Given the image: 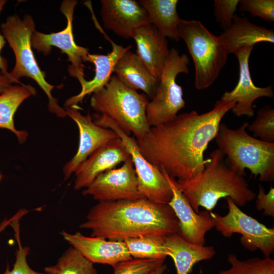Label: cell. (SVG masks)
Returning a JSON list of instances; mask_svg holds the SVG:
<instances>
[{
  "label": "cell",
  "instance_id": "obj_1",
  "mask_svg": "<svg viewBox=\"0 0 274 274\" xmlns=\"http://www.w3.org/2000/svg\"><path fill=\"white\" fill-rule=\"evenodd\" d=\"M235 105L233 101L218 100L209 112L182 113L150 127L143 138L136 140L142 154L177 180L192 178L210 161L204 158V152L215 139L221 120Z\"/></svg>",
  "mask_w": 274,
  "mask_h": 274
},
{
  "label": "cell",
  "instance_id": "obj_2",
  "mask_svg": "<svg viewBox=\"0 0 274 274\" xmlns=\"http://www.w3.org/2000/svg\"><path fill=\"white\" fill-rule=\"evenodd\" d=\"M79 227L91 231V236L120 241L144 236L165 237L180 230L168 204L146 198L98 202Z\"/></svg>",
  "mask_w": 274,
  "mask_h": 274
},
{
  "label": "cell",
  "instance_id": "obj_3",
  "mask_svg": "<svg viewBox=\"0 0 274 274\" xmlns=\"http://www.w3.org/2000/svg\"><path fill=\"white\" fill-rule=\"evenodd\" d=\"M224 157L219 149L214 150L203 170L190 179L177 180L195 212H199L200 207L211 212L222 198L230 197L238 207L255 198L256 193L244 177L227 166Z\"/></svg>",
  "mask_w": 274,
  "mask_h": 274
},
{
  "label": "cell",
  "instance_id": "obj_4",
  "mask_svg": "<svg viewBox=\"0 0 274 274\" xmlns=\"http://www.w3.org/2000/svg\"><path fill=\"white\" fill-rule=\"evenodd\" d=\"M245 122L233 129L220 123L216 136V144L224 156L229 167L238 174L245 176L248 169L255 177L264 182L274 180V143H268L250 135Z\"/></svg>",
  "mask_w": 274,
  "mask_h": 274
},
{
  "label": "cell",
  "instance_id": "obj_5",
  "mask_svg": "<svg viewBox=\"0 0 274 274\" xmlns=\"http://www.w3.org/2000/svg\"><path fill=\"white\" fill-rule=\"evenodd\" d=\"M149 101L145 93L129 88L112 75L101 90L92 94L90 105L113 120L126 134L133 133L140 140L150 129L146 117Z\"/></svg>",
  "mask_w": 274,
  "mask_h": 274
},
{
  "label": "cell",
  "instance_id": "obj_6",
  "mask_svg": "<svg viewBox=\"0 0 274 274\" xmlns=\"http://www.w3.org/2000/svg\"><path fill=\"white\" fill-rule=\"evenodd\" d=\"M1 29L15 56V66L9 73L11 77L20 84L19 80L21 77L32 79L47 95L49 110L59 117H66L65 110L58 105V100L51 94L55 87L45 80V73L38 65L31 49V35L35 31L32 17L26 14L21 20L17 15L9 16L1 24Z\"/></svg>",
  "mask_w": 274,
  "mask_h": 274
},
{
  "label": "cell",
  "instance_id": "obj_7",
  "mask_svg": "<svg viewBox=\"0 0 274 274\" xmlns=\"http://www.w3.org/2000/svg\"><path fill=\"white\" fill-rule=\"evenodd\" d=\"M178 32L194 62L195 88L198 90L208 88L216 80L227 61L228 54L218 36L197 20L181 19Z\"/></svg>",
  "mask_w": 274,
  "mask_h": 274
},
{
  "label": "cell",
  "instance_id": "obj_8",
  "mask_svg": "<svg viewBox=\"0 0 274 274\" xmlns=\"http://www.w3.org/2000/svg\"><path fill=\"white\" fill-rule=\"evenodd\" d=\"M189 59L185 54H180L172 48L164 63L157 92L146 108L149 125L156 126L174 119L185 107L182 87L176 81L180 73H188Z\"/></svg>",
  "mask_w": 274,
  "mask_h": 274
},
{
  "label": "cell",
  "instance_id": "obj_9",
  "mask_svg": "<svg viewBox=\"0 0 274 274\" xmlns=\"http://www.w3.org/2000/svg\"><path fill=\"white\" fill-rule=\"evenodd\" d=\"M94 121L97 125L113 130L122 140L133 162L140 192L148 199L168 204L173 193L161 170L149 162L142 154L134 137L126 134L111 118L105 114L97 115Z\"/></svg>",
  "mask_w": 274,
  "mask_h": 274
},
{
  "label": "cell",
  "instance_id": "obj_10",
  "mask_svg": "<svg viewBox=\"0 0 274 274\" xmlns=\"http://www.w3.org/2000/svg\"><path fill=\"white\" fill-rule=\"evenodd\" d=\"M228 212L223 216L210 212L214 227L225 237L234 233L242 235L240 242L251 252L258 249L269 257L274 251V228H268L244 213L230 197L225 198Z\"/></svg>",
  "mask_w": 274,
  "mask_h": 274
},
{
  "label": "cell",
  "instance_id": "obj_11",
  "mask_svg": "<svg viewBox=\"0 0 274 274\" xmlns=\"http://www.w3.org/2000/svg\"><path fill=\"white\" fill-rule=\"evenodd\" d=\"M78 4L76 0H65L61 5L60 11L65 16L67 24L65 28L58 32L45 34L34 31L31 35V47L45 55H49L53 46L59 48L68 56L71 62L68 71L70 76L78 78L84 76L83 63L87 61L89 54L87 48L76 44L73 33V20L74 9Z\"/></svg>",
  "mask_w": 274,
  "mask_h": 274
},
{
  "label": "cell",
  "instance_id": "obj_12",
  "mask_svg": "<svg viewBox=\"0 0 274 274\" xmlns=\"http://www.w3.org/2000/svg\"><path fill=\"white\" fill-rule=\"evenodd\" d=\"M98 202L138 200L145 198L138 189V182L132 159H128L119 168L99 174L82 191Z\"/></svg>",
  "mask_w": 274,
  "mask_h": 274
},
{
  "label": "cell",
  "instance_id": "obj_13",
  "mask_svg": "<svg viewBox=\"0 0 274 274\" xmlns=\"http://www.w3.org/2000/svg\"><path fill=\"white\" fill-rule=\"evenodd\" d=\"M64 109L67 116L76 122L79 131L78 150L63 168L64 179L66 180L97 149L119 136L113 130L96 124L89 113L83 115L79 111L80 108L78 106L65 107Z\"/></svg>",
  "mask_w": 274,
  "mask_h": 274
},
{
  "label": "cell",
  "instance_id": "obj_14",
  "mask_svg": "<svg viewBox=\"0 0 274 274\" xmlns=\"http://www.w3.org/2000/svg\"><path fill=\"white\" fill-rule=\"evenodd\" d=\"M172 190L173 196L168 203L174 211L180 225V234L186 241L204 245L205 235L214 227L210 212L203 211L196 213L179 188L177 180L165 171L160 169Z\"/></svg>",
  "mask_w": 274,
  "mask_h": 274
},
{
  "label": "cell",
  "instance_id": "obj_15",
  "mask_svg": "<svg viewBox=\"0 0 274 274\" xmlns=\"http://www.w3.org/2000/svg\"><path fill=\"white\" fill-rule=\"evenodd\" d=\"M254 47H245L236 51L233 54L237 57L239 64V78L237 85L230 91H226L221 100L233 101L235 102L232 109L237 117L254 116L253 102L261 97L271 98L273 92L271 85L265 87L255 86L251 77L249 60Z\"/></svg>",
  "mask_w": 274,
  "mask_h": 274
},
{
  "label": "cell",
  "instance_id": "obj_16",
  "mask_svg": "<svg viewBox=\"0 0 274 274\" xmlns=\"http://www.w3.org/2000/svg\"><path fill=\"white\" fill-rule=\"evenodd\" d=\"M100 16L104 27L126 39L134 31L151 24L146 10L134 0H101Z\"/></svg>",
  "mask_w": 274,
  "mask_h": 274
},
{
  "label": "cell",
  "instance_id": "obj_17",
  "mask_svg": "<svg viewBox=\"0 0 274 274\" xmlns=\"http://www.w3.org/2000/svg\"><path fill=\"white\" fill-rule=\"evenodd\" d=\"M122 140L119 138L102 146L82 162L75 172L74 189L88 187L101 173L114 168L130 158Z\"/></svg>",
  "mask_w": 274,
  "mask_h": 274
},
{
  "label": "cell",
  "instance_id": "obj_18",
  "mask_svg": "<svg viewBox=\"0 0 274 274\" xmlns=\"http://www.w3.org/2000/svg\"><path fill=\"white\" fill-rule=\"evenodd\" d=\"M61 234L72 247L93 263L113 266L132 258L123 241L87 236L80 232L73 234L62 231Z\"/></svg>",
  "mask_w": 274,
  "mask_h": 274
},
{
  "label": "cell",
  "instance_id": "obj_19",
  "mask_svg": "<svg viewBox=\"0 0 274 274\" xmlns=\"http://www.w3.org/2000/svg\"><path fill=\"white\" fill-rule=\"evenodd\" d=\"M132 38L136 44L135 54L151 75L160 81L169 52L166 38L151 24L136 29Z\"/></svg>",
  "mask_w": 274,
  "mask_h": 274
},
{
  "label": "cell",
  "instance_id": "obj_20",
  "mask_svg": "<svg viewBox=\"0 0 274 274\" xmlns=\"http://www.w3.org/2000/svg\"><path fill=\"white\" fill-rule=\"evenodd\" d=\"M105 37L111 42L112 49L106 55L89 54L87 61L93 63L95 66V75L91 80H86L84 76L77 79L81 85L80 92L66 100L65 107L77 106L82 104L86 95L95 93L101 90L109 82L113 73L114 66L121 55L126 50L130 49L131 46L124 47L113 42L106 35Z\"/></svg>",
  "mask_w": 274,
  "mask_h": 274
},
{
  "label": "cell",
  "instance_id": "obj_21",
  "mask_svg": "<svg viewBox=\"0 0 274 274\" xmlns=\"http://www.w3.org/2000/svg\"><path fill=\"white\" fill-rule=\"evenodd\" d=\"M220 43L228 55L245 47L257 43H274V31L250 22L247 17L234 15L231 26L218 36Z\"/></svg>",
  "mask_w": 274,
  "mask_h": 274
},
{
  "label": "cell",
  "instance_id": "obj_22",
  "mask_svg": "<svg viewBox=\"0 0 274 274\" xmlns=\"http://www.w3.org/2000/svg\"><path fill=\"white\" fill-rule=\"evenodd\" d=\"M113 73L129 88L144 91L150 100L155 96L159 81L151 75L137 55L130 49L120 57Z\"/></svg>",
  "mask_w": 274,
  "mask_h": 274
},
{
  "label": "cell",
  "instance_id": "obj_23",
  "mask_svg": "<svg viewBox=\"0 0 274 274\" xmlns=\"http://www.w3.org/2000/svg\"><path fill=\"white\" fill-rule=\"evenodd\" d=\"M164 245L168 256L174 262L177 274L190 273L195 264L210 260L216 254L213 247L190 243L178 233L165 237Z\"/></svg>",
  "mask_w": 274,
  "mask_h": 274
},
{
  "label": "cell",
  "instance_id": "obj_24",
  "mask_svg": "<svg viewBox=\"0 0 274 274\" xmlns=\"http://www.w3.org/2000/svg\"><path fill=\"white\" fill-rule=\"evenodd\" d=\"M139 4L148 13L151 24L166 38L178 42L181 19L177 11V0H140Z\"/></svg>",
  "mask_w": 274,
  "mask_h": 274
},
{
  "label": "cell",
  "instance_id": "obj_25",
  "mask_svg": "<svg viewBox=\"0 0 274 274\" xmlns=\"http://www.w3.org/2000/svg\"><path fill=\"white\" fill-rule=\"evenodd\" d=\"M36 92L31 85L21 84L11 85L0 94V128L11 130L16 135L20 144L25 142L28 134L25 130L16 129L14 114L22 102L35 95Z\"/></svg>",
  "mask_w": 274,
  "mask_h": 274
},
{
  "label": "cell",
  "instance_id": "obj_26",
  "mask_svg": "<svg viewBox=\"0 0 274 274\" xmlns=\"http://www.w3.org/2000/svg\"><path fill=\"white\" fill-rule=\"evenodd\" d=\"M44 274H97L92 263L71 246L53 265L45 267Z\"/></svg>",
  "mask_w": 274,
  "mask_h": 274
},
{
  "label": "cell",
  "instance_id": "obj_27",
  "mask_svg": "<svg viewBox=\"0 0 274 274\" xmlns=\"http://www.w3.org/2000/svg\"><path fill=\"white\" fill-rule=\"evenodd\" d=\"M164 238L144 236L123 241L132 258L164 259L168 256Z\"/></svg>",
  "mask_w": 274,
  "mask_h": 274
},
{
  "label": "cell",
  "instance_id": "obj_28",
  "mask_svg": "<svg viewBox=\"0 0 274 274\" xmlns=\"http://www.w3.org/2000/svg\"><path fill=\"white\" fill-rule=\"evenodd\" d=\"M227 259L230 268L221 270L217 274H274V260L270 256L241 261L236 255L230 254Z\"/></svg>",
  "mask_w": 274,
  "mask_h": 274
},
{
  "label": "cell",
  "instance_id": "obj_29",
  "mask_svg": "<svg viewBox=\"0 0 274 274\" xmlns=\"http://www.w3.org/2000/svg\"><path fill=\"white\" fill-rule=\"evenodd\" d=\"M16 213V217L10 224L14 230V237L18 245V249L15 253L16 260L12 269H10L8 264L3 274H44L43 272L34 270L29 266L27 261V257L30 253V249L28 247L23 246L21 244L19 221L20 219L27 213V211L24 209H22Z\"/></svg>",
  "mask_w": 274,
  "mask_h": 274
},
{
  "label": "cell",
  "instance_id": "obj_30",
  "mask_svg": "<svg viewBox=\"0 0 274 274\" xmlns=\"http://www.w3.org/2000/svg\"><path fill=\"white\" fill-rule=\"evenodd\" d=\"M253 132L254 137L262 141L274 143V110L266 105L257 112L255 119L248 125L247 129Z\"/></svg>",
  "mask_w": 274,
  "mask_h": 274
},
{
  "label": "cell",
  "instance_id": "obj_31",
  "mask_svg": "<svg viewBox=\"0 0 274 274\" xmlns=\"http://www.w3.org/2000/svg\"><path fill=\"white\" fill-rule=\"evenodd\" d=\"M164 259H136L118 263L112 267L114 274H150L163 263Z\"/></svg>",
  "mask_w": 274,
  "mask_h": 274
},
{
  "label": "cell",
  "instance_id": "obj_32",
  "mask_svg": "<svg viewBox=\"0 0 274 274\" xmlns=\"http://www.w3.org/2000/svg\"><path fill=\"white\" fill-rule=\"evenodd\" d=\"M238 10L248 12L253 17L274 22L273 0H241L239 1Z\"/></svg>",
  "mask_w": 274,
  "mask_h": 274
},
{
  "label": "cell",
  "instance_id": "obj_33",
  "mask_svg": "<svg viewBox=\"0 0 274 274\" xmlns=\"http://www.w3.org/2000/svg\"><path fill=\"white\" fill-rule=\"evenodd\" d=\"M239 1L215 0L214 1L216 21L224 30L230 27L232 24L233 17Z\"/></svg>",
  "mask_w": 274,
  "mask_h": 274
},
{
  "label": "cell",
  "instance_id": "obj_34",
  "mask_svg": "<svg viewBox=\"0 0 274 274\" xmlns=\"http://www.w3.org/2000/svg\"><path fill=\"white\" fill-rule=\"evenodd\" d=\"M256 200V208L263 211V215L274 217V188L271 186L268 193H265L261 185L258 186V193Z\"/></svg>",
  "mask_w": 274,
  "mask_h": 274
},
{
  "label": "cell",
  "instance_id": "obj_35",
  "mask_svg": "<svg viewBox=\"0 0 274 274\" xmlns=\"http://www.w3.org/2000/svg\"><path fill=\"white\" fill-rule=\"evenodd\" d=\"M7 3L6 0H0V14L3 10V8ZM5 38L3 36L0 34V52L4 46L5 44ZM0 70L2 72V74H3L6 76L11 77L9 73L8 72V63L6 59L1 56L0 54Z\"/></svg>",
  "mask_w": 274,
  "mask_h": 274
},
{
  "label": "cell",
  "instance_id": "obj_36",
  "mask_svg": "<svg viewBox=\"0 0 274 274\" xmlns=\"http://www.w3.org/2000/svg\"><path fill=\"white\" fill-rule=\"evenodd\" d=\"M16 82L11 77L0 74V94Z\"/></svg>",
  "mask_w": 274,
  "mask_h": 274
},
{
  "label": "cell",
  "instance_id": "obj_37",
  "mask_svg": "<svg viewBox=\"0 0 274 274\" xmlns=\"http://www.w3.org/2000/svg\"><path fill=\"white\" fill-rule=\"evenodd\" d=\"M16 217V213L9 219H5L2 222V223L0 224V233L5 229V228H6L8 225H10L11 222L15 219Z\"/></svg>",
  "mask_w": 274,
  "mask_h": 274
},
{
  "label": "cell",
  "instance_id": "obj_38",
  "mask_svg": "<svg viewBox=\"0 0 274 274\" xmlns=\"http://www.w3.org/2000/svg\"><path fill=\"white\" fill-rule=\"evenodd\" d=\"M167 269L166 265L163 263L158 266L150 274H164Z\"/></svg>",
  "mask_w": 274,
  "mask_h": 274
},
{
  "label": "cell",
  "instance_id": "obj_39",
  "mask_svg": "<svg viewBox=\"0 0 274 274\" xmlns=\"http://www.w3.org/2000/svg\"><path fill=\"white\" fill-rule=\"evenodd\" d=\"M1 179H2V175L0 174V180H1Z\"/></svg>",
  "mask_w": 274,
  "mask_h": 274
}]
</instances>
